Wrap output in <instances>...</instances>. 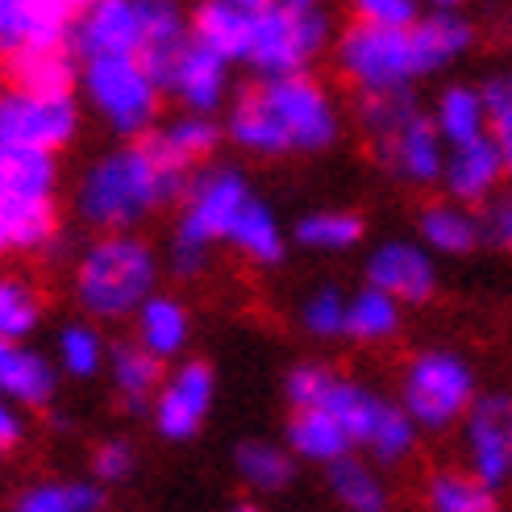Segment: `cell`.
I'll list each match as a JSON object with an SVG mask.
<instances>
[{
    "mask_svg": "<svg viewBox=\"0 0 512 512\" xmlns=\"http://www.w3.org/2000/svg\"><path fill=\"white\" fill-rule=\"evenodd\" d=\"M163 263L150 242L134 229L100 234L84 246L71 271V296L92 321H125L138 313V304L159 292Z\"/></svg>",
    "mask_w": 512,
    "mask_h": 512,
    "instance_id": "obj_3",
    "label": "cell"
},
{
    "mask_svg": "<svg viewBox=\"0 0 512 512\" xmlns=\"http://www.w3.org/2000/svg\"><path fill=\"white\" fill-rule=\"evenodd\" d=\"M279 5H292V9H321V0H279Z\"/></svg>",
    "mask_w": 512,
    "mask_h": 512,
    "instance_id": "obj_48",
    "label": "cell"
},
{
    "mask_svg": "<svg viewBox=\"0 0 512 512\" xmlns=\"http://www.w3.org/2000/svg\"><path fill=\"white\" fill-rule=\"evenodd\" d=\"M225 246H234L242 259L259 263V267H275V263H284V254H288V229L275 217V209L267 200L250 196L246 209L234 221V229H229Z\"/></svg>",
    "mask_w": 512,
    "mask_h": 512,
    "instance_id": "obj_27",
    "label": "cell"
},
{
    "mask_svg": "<svg viewBox=\"0 0 512 512\" xmlns=\"http://www.w3.org/2000/svg\"><path fill=\"white\" fill-rule=\"evenodd\" d=\"M138 467V450L125 442V438H105L96 450H92V479L100 488H109V483H125Z\"/></svg>",
    "mask_w": 512,
    "mask_h": 512,
    "instance_id": "obj_41",
    "label": "cell"
},
{
    "mask_svg": "<svg viewBox=\"0 0 512 512\" xmlns=\"http://www.w3.org/2000/svg\"><path fill=\"white\" fill-rule=\"evenodd\" d=\"M367 238V225L350 209H317L304 213L292 229V242L313 254H346Z\"/></svg>",
    "mask_w": 512,
    "mask_h": 512,
    "instance_id": "obj_34",
    "label": "cell"
},
{
    "mask_svg": "<svg viewBox=\"0 0 512 512\" xmlns=\"http://www.w3.org/2000/svg\"><path fill=\"white\" fill-rule=\"evenodd\" d=\"M188 21H192V38L213 46L217 55H225L229 63L246 59L250 30H254V9L238 5V0H200V5L188 13Z\"/></svg>",
    "mask_w": 512,
    "mask_h": 512,
    "instance_id": "obj_24",
    "label": "cell"
},
{
    "mask_svg": "<svg viewBox=\"0 0 512 512\" xmlns=\"http://www.w3.org/2000/svg\"><path fill=\"white\" fill-rule=\"evenodd\" d=\"M317 404H325L329 413L342 421V429L350 433L354 450L367 454L375 467L404 463V458H413V450L421 442V425L404 413V404L371 392L367 383H354V379L334 375Z\"/></svg>",
    "mask_w": 512,
    "mask_h": 512,
    "instance_id": "obj_7",
    "label": "cell"
},
{
    "mask_svg": "<svg viewBox=\"0 0 512 512\" xmlns=\"http://www.w3.org/2000/svg\"><path fill=\"white\" fill-rule=\"evenodd\" d=\"M367 284L396 296L400 304H429L438 296V259L425 242L392 238L367 254Z\"/></svg>",
    "mask_w": 512,
    "mask_h": 512,
    "instance_id": "obj_16",
    "label": "cell"
},
{
    "mask_svg": "<svg viewBox=\"0 0 512 512\" xmlns=\"http://www.w3.org/2000/svg\"><path fill=\"white\" fill-rule=\"evenodd\" d=\"M80 88L96 121L109 125L117 138H138L155 130L163 109V84L138 55L88 59L80 67Z\"/></svg>",
    "mask_w": 512,
    "mask_h": 512,
    "instance_id": "obj_8",
    "label": "cell"
},
{
    "mask_svg": "<svg viewBox=\"0 0 512 512\" xmlns=\"http://www.w3.org/2000/svg\"><path fill=\"white\" fill-rule=\"evenodd\" d=\"M42 321V296L30 279L0 275V338H30Z\"/></svg>",
    "mask_w": 512,
    "mask_h": 512,
    "instance_id": "obj_37",
    "label": "cell"
},
{
    "mask_svg": "<svg viewBox=\"0 0 512 512\" xmlns=\"http://www.w3.org/2000/svg\"><path fill=\"white\" fill-rule=\"evenodd\" d=\"M109 383L113 392L121 396V404L130 413H150V400H155L159 383L167 375V363L159 354H150L146 346L138 342H125V346H113L109 350Z\"/></svg>",
    "mask_w": 512,
    "mask_h": 512,
    "instance_id": "obj_25",
    "label": "cell"
},
{
    "mask_svg": "<svg viewBox=\"0 0 512 512\" xmlns=\"http://www.w3.org/2000/svg\"><path fill=\"white\" fill-rule=\"evenodd\" d=\"M238 5H246V9L259 13V9H267V5H271V0H238Z\"/></svg>",
    "mask_w": 512,
    "mask_h": 512,
    "instance_id": "obj_50",
    "label": "cell"
},
{
    "mask_svg": "<svg viewBox=\"0 0 512 512\" xmlns=\"http://www.w3.org/2000/svg\"><path fill=\"white\" fill-rule=\"evenodd\" d=\"M67 46L80 63L113 59V55H138L142 50L138 0H88V5L71 17Z\"/></svg>",
    "mask_w": 512,
    "mask_h": 512,
    "instance_id": "obj_15",
    "label": "cell"
},
{
    "mask_svg": "<svg viewBox=\"0 0 512 512\" xmlns=\"http://www.w3.org/2000/svg\"><path fill=\"white\" fill-rule=\"evenodd\" d=\"M55 5H63V9H67V13L75 17V13H80V9L88 5V0H55Z\"/></svg>",
    "mask_w": 512,
    "mask_h": 512,
    "instance_id": "obj_49",
    "label": "cell"
},
{
    "mask_svg": "<svg viewBox=\"0 0 512 512\" xmlns=\"http://www.w3.org/2000/svg\"><path fill=\"white\" fill-rule=\"evenodd\" d=\"M192 167L167 146L163 130H146L100 155L75 184V213L96 234L138 229L167 204H179Z\"/></svg>",
    "mask_w": 512,
    "mask_h": 512,
    "instance_id": "obj_2",
    "label": "cell"
},
{
    "mask_svg": "<svg viewBox=\"0 0 512 512\" xmlns=\"http://www.w3.org/2000/svg\"><path fill=\"white\" fill-rule=\"evenodd\" d=\"M17 512H100L105 508V488L96 479H50L25 488L13 504Z\"/></svg>",
    "mask_w": 512,
    "mask_h": 512,
    "instance_id": "obj_35",
    "label": "cell"
},
{
    "mask_svg": "<svg viewBox=\"0 0 512 512\" xmlns=\"http://www.w3.org/2000/svg\"><path fill=\"white\" fill-rule=\"evenodd\" d=\"M350 13L367 25H413L425 13V0H350Z\"/></svg>",
    "mask_w": 512,
    "mask_h": 512,
    "instance_id": "obj_43",
    "label": "cell"
},
{
    "mask_svg": "<svg viewBox=\"0 0 512 512\" xmlns=\"http://www.w3.org/2000/svg\"><path fill=\"white\" fill-rule=\"evenodd\" d=\"M417 238L433 250V254H446V259H463V254H475L483 246V221L475 204L463 200H433L421 209L417 217Z\"/></svg>",
    "mask_w": 512,
    "mask_h": 512,
    "instance_id": "obj_21",
    "label": "cell"
},
{
    "mask_svg": "<svg viewBox=\"0 0 512 512\" xmlns=\"http://www.w3.org/2000/svg\"><path fill=\"white\" fill-rule=\"evenodd\" d=\"M358 125L371 142L375 163L392 179L408 188H433L442 184L446 167V142L433 117L417 105L413 88L408 92H379L358 96Z\"/></svg>",
    "mask_w": 512,
    "mask_h": 512,
    "instance_id": "obj_4",
    "label": "cell"
},
{
    "mask_svg": "<svg viewBox=\"0 0 512 512\" xmlns=\"http://www.w3.org/2000/svg\"><path fill=\"white\" fill-rule=\"evenodd\" d=\"M59 392V367L25 338H0V396L17 408H46Z\"/></svg>",
    "mask_w": 512,
    "mask_h": 512,
    "instance_id": "obj_20",
    "label": "cell"
},
{
    "mask_svg": "<svg viewBox=\"0 0 512 512\" xmlns=\"http://www.w3.org/2000/svg\"><path fill=\"white\" fill-rule=\"evenodd\" d=\"M300 325L309 338H346V292L342 288H317L300 300Z\"/></svg>",
    "mask_w": 512,
    "mask_h": 512,
    "instance_id": "obj_39",
    "label": "cell"
},
{
    "mask_svg": "<svg viewBox=\"0 0 512 512\" xmlns=\"http://www.w3.org/2000/svg\"><path fill=\"white\" fill-rule=\"evenodd\" d=\"M9 80L17 88L30 92H46V96H71L80 84V59L71 55V46H42L30 55L9 59Z\"/></svg>",
    "mask_w": 512,
    "mask_h": 512,
    "instance_id": "obj_28",
    "label": "cell"
},
{
    "mask_svg": "<svg viewBox=\"0 0 512 512\" xmlns=\"http://www.w3.org/2000/svg\"><path fill=\"white\" fill-rule=\"evenodd\" d=\"M213 396H217V379L209 363H200V358L175 363L171 375H163L155 400H150V417H155L159 438L192 442L213 413Z\"/></svg>",
    "mask_w": 512,
    "mask_h": 512,
    "instance_id": "obj_14",
    "label": "cell"
},
{
    "mask_svg": "<svg viewBox=\"0 0 512 512\" xmlns=\"http://www.w3.org/2000/svg\"><path fill=\"white\" fill-rule=\"evenodd\" d=\"M134 342L146 346L150 354H159L163 363H175L192 342V317L184 309V300L150 292L134 313Z\"/></svg>",
    "mask_w": 512,
    "mask_h": 512,
    "instance_id": "obj_22",
    "label": "cell"
},
{
    "mask_svg": "<svg viewBox=\"0 0 512 512\" xmlns=\"http://www.w3.org/2000/svg\"><path fill=\"white\" fill-rule=\"evenodd\" d=\"M163 92L192 113H217L229 100V59L200 38H188L163 71Z\"/></svg>",
    "mask_w": 512,
    "mask_h": 512,
    "instance_id": "obj_17",
    "label": "cell"
},
{
    "mask_svg": "<svg viewBox=\"0 0 512 512\" xmlns=\"http://www.w3.org/2000/svg\"><path fill=\"white\" fill-rule=\"evenodd\" d=\"M483 100H488V121H492V138L500 142L504 171L512 184V71H500L483 84Z\"/></svg>",
    "mask_w": 512,
    "mask_h": 512,
    "instance_id": "obj_40",
    "label": "cell"
},
{
    "mask_svg": "<svg viewBox=\"0 0 512 512\" xmlns=\"http://www.w3.org/2000/svg\"><path fill=\"white\" fill-rule=\"evenodd\" d=\"M479 221H483V242L512 254V188H500L492 200H483Z\"/></svg>",
    "mask_w": 512,
    "mask_h": 512,
    "instance_id": "obj_44",
    "label": "cell"
},
{
    "mask_svg": "<svg viewBox=\"0 0 512 512\" xmlns=\"http://www.w3.org/2000/svg\"><path fill=\"white\" fill-rule=\"evenodd\" d=\"M325 488L350 512H383L388 508V483H383V475L367 463V458H358V450L334 458V463L325 467Z\"/></svg>",
    "mask_w": 512,
    "mask_h": 512,
    "instance_id": "obj_30",
    "label": "cell"
},
{
    "mask_svg": "<svg viewBox=\"0 0 512 512\" xmlns=\"http://www.w3.org/2000/svg\"><path fill=\"white\" fill-rule=\"evenodd\" d=\"M250 184L238 167H204L188 179L184 196H179V221L171 242H192V246H225L229 229L250 200Z\"/></svg>",
    "mask_w": 512,
    "mask_h": 512,
    "instance_id": "obj_11",
    "label": "cell"
},
{
    "mask_svg": "<svg viewBox=\"0 0 512 512\" xmlns=\"http://www.w3.org/2000/svg\"><path fill=\"white\" fill-rule=\"evenodd\" d=\"M105 363H109V350H105V338H100L96 325L71 321V325L59 329V338H55V367H59V375L96 379Z\"/></svg>",
    "mask_w": 512,
    "mask_h": 512,
    "instance_id": "obj_36",
    "label": "cell"
},
{
    "mask_svg": "<svg viewBox=\"0 0 512 512\" xmlns=\"http://www.w3.org/2000/svg\"><path fill=\"white\" fill-rule=\"evenodd\" d=\"M138 17H142V50L138 59L159 75L163 84V71L175 59V50L192 38V21L184 13L179 0H138Z\"/></svg>",
    "mask_w": 512,
    "mask_h": 512,
    "instance_id": "obj_26",
    "label": "cell"
},
{
    "mask_svg": "<svg viewBox=\"0 0 512 512\" xmlns=\"http://www.w3.org/2000/svg\"><path fill=\"white\" fill-rule=\"evenodd\" d=\"M463 429V467H471L488 488H512V392L475 396Z\"/></svg>",
    "mask_w": 512,
    "mask_h": 512,
    "instance_id": "obj_13",
    "label": "cell"
},
{
    "mask_svg": "<svg viewBox=\"0 0 512 512\" xmlns=\"http://www.w3.org/2000/svg\"><path fill=\"white\" fill-rule=\"evenodd\" d=\"M80 134V105L71 96H46L9 84L0 92V146L59 155Z\"/></svg>",
    "mask_w": 512,
    "mask_h": 512,
    "instance_id": "obj_12",
    "label": "cell"
},
{
    "mask_svg": "<svg viewBox=\"0 0 512 512\" xmlns=\"http://www.w3.org/2000/svg\"><path fill=\"white\" fill-rule=\"evenodd\" d=\"M433 125H438V134L446 146H458V142H471L479 134L492 130L488 121V100H483V88H471V84H446L438 92L429 109Z\"/></svg>",
    "mask_w": 512,
    "mask_h": 512,
    "instance_id": "obj_29",
    "label": "cell"
},
{
    "mask_svg": "<svg viewBox=\"0 0 512 512\" xmlns=\"http://www.w3.org/2000/svg\"><path fill=\"white\" fill-rule=\"evenodd\" d=\"M288 450L304 458V463L329 467L334 458L350 454L354 442L325 404H304V408H292V417H288Z\"/></svg>",
    "mask_w": 512,
    "mask_h": 512,
    "instance_id": "obj_23",
    "label": "cell"
},
{
    "mask_svg": "<svg viewBox=\"0 0 512 512\" xmlns=\"http://www.w3.org/2000/svg\"><path fill=\"white\" fill-rule=\"evenodd\" d=\"M504 184H508V171H504V155H500V142L492 138V130L471 142L446 146V167H442L446 196L479 209V204L492 200Z\"/></svg>",
    "mask_w": 512,
    "mask_h": 512,
    "instance_id": "obj_18",
    "label": "cell"
},
{
    "mask_svg": "<svg viewBox=\"0 0 512 512\" xmlns=\"http://www.w3.org/2000/svg\"><path fill=\"white\" fill-rule=\"evenodd\" d=\"M234 471L254 496H279V492H288L296 479V454L288 446L250 438L234 450Z\"/></svg>",
    "mask_w": 512,
    "mask_h": 512,
    "instance_id": "obj_31",
    "label": "cell"
},
{
    "mask_svg": "<svg viewBox=\"0 0 512 512\" xmlns=\"http://www.w3.org/2000/svg\"><path fill=\"white\" fill-rule=\"evenodd\" d=\"M338 371L325 367V363H296L284 379V396L292 408H304V404H317L321 392L329 388V379H334Z\"/></svg>",
    "mask_w": 512,
    "mask_h": 512,
    "instance_id": "obj_42",
    "label": "cell"
},
{
    "mask_svg": "<svg viewBox=\"0 0 512 512\" xmlns=\"http://www.w3.org/2000/svg\"><path fill=\"white\" fill-rule=\"evenodd\" d=\"M425 508L429 512H496L500 492L488 488L471 467H442L425 479Z\"/></svg>",
    "mask_w": 512,
    "mask_h": 512,
    "instance_id": "obj_32",
    "label": "cell"
},
{
    "mask_svg": "<svg viewBox=\"0 0 512 512\" xmlns=\"http://www.w3.org/2000/svg\"><path fill=\"white\" fill-rule=\"evenodd\" d=\"M209 259H213V250L192 246V242H171V250H167V267L179 279H196L204 267H209Z\"/></svg>",
    "mask_w": 512,
    "mask_h": 512,
    "instance_id": "obj_45",
    "label": "cell"
},
{
    "mask_svg": "<svg viewBox=\"0 0 512 512\" xmlns=\"http://www.w3.org/2000/svg\"><path fill=\"white\" fill-rule=\"evenodd\" d=\"M479 396L475 371L454 350H421L400 375V404L425 433H446L467 417Z\"/></svg>",
    "mask_w": 512,
    "mask_h": 512,
    "instance_id": "obj_9",
    "label": "cell"
},
{
    "mask_svg": "<svg viewBox=\"0 0 512 512\" xmlns=\"http://www.w3.org/2000/svg\"><path fill=\"white\" fill-rule=\"evenodd\" d=\"M59 229L55 155L0 146V259L42 250Z\"/></svg>",
    "mask_w": 512,
    "mask_h": 512,
    "instance_id": "obj_5",
    "label": "cell"
},
{
    "mask_svg": "<svg viewBox=\"0 0 512 512\" xmlns=\"http://www.w3.org/2000/svg\"><path fill=\"white\" fill-rule=\"evenodd\" d=\"M163 138H167V146H171L188 167H196V163H204V159L217 155L225 130L213 121V113H192V109H188L184 117H175V121L167 125Z\"/></svg>",
    "mask_w": 512,
    "mask_h": 512,
    "instance_id": "obj_38",
    "label": "cell"
},
{
    "mask_svg": "<svg viewBox=\"0 0 512 512\" xmlns=\"http://www.w3.org/2000/svg\"><path fill=\"white\" fill-rule=\"evenodd\" d=\"M425 5H429V9H463L467 0H425Z\"/></svg>",
    "mask_w": 512,
    "mask_h": 512,
    "instance_id": "obj_47",
    "label": "cell"
},
{
    "mask_svg": "<svg viewBox=\"0 0 512 512\" xmlns=\"http://www.w3.org/2000/svg\"><path fill=\"white\" fill-rule=\"evenodd\" d=\"M400 309H404V304L396 296L363 284L354 296H346V338L363 342V346L392 342L400 334V321H404Z\"/></svg>",
    "mask_w": 512,
    "mask_h": 512,
    "instance_id": "obj_33",
    "label": "cell"
},
{
    "mask_svg": "<svg viewBox=\"0 0 512 512\" xmlns=\"http://www.w3.org/2000/svg\"><path fill=\"white\" fill-rule=\"evenodd\" d=\"M71 13L55 0H0V63L42 46H63Z\"/></svg>",
    "mask_w": 512,
    "mask_h": 512,
    "instance_id": "obj_19",
    "label": "cell"
},
{
    "mask_svg": "<svg viewBox=\"0 0 512 512\" xmlns=\"http://www.w3.org/2000/svg\"><path fill=\"white\" fill-rule=\"evenodd\" d=\"M25 438V421H21V408L9 400V396H0V458H5L9 450H17Z\"/></svg>",
    "mask_w": 512,
    "mask_h": 512,
    "instance_id": "obj_46",
    "label": "cell"
},
{
    "mask_svg": "<svg viewBox=\"0 0 512 512\" xmlns=\"http://www.w3.org/2000/svg\"><path fill=\"white\" fill-rule=\"evenodd\" d=\"M329 25L325 9H292L271 0L267 9L254 13V30L246 59L259 75H288V71H309L329 46Z\"/></svg>",
    "mask_w": 512,
    "mask_h": 512,
    "instance_id": "obj_10",
    "label": "cell"
},
{
    "mask_svg": "<svg viewBox=\"0 0 512 512\" xmlns=\"http://www.w3.org/2000/svg\"><path fill=\"white\" fill-rule=\"evenodd\" d=\"M225 138L259 159L321 155L342 138V109L334 92L309 71L263 75L234 96Z\"/></svg>",
    "mask_w": 512,
    "mask_h": 512,
    "instance_id": "obj_1",
    "label": "cell"
},
{
    "mask_svg": "<svg viewBox=\"0 0 512 512\" xmlns=\"http://www.w3.org/2000/svg\"><path fill=\"white\" fill-rule=\"evenodd\" d=\"M338 71L358 96L379 92H408L429 80V63L421 55V42L413 25H367L354 21L338 38Z\"/></svg>",
    "mask_w": 512,
    "mask_h": 512,
    "instance_id": "obj_6",
    "label": "cell"
}]
</instances>
